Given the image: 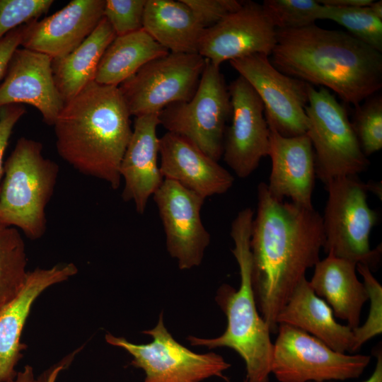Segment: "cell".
Wrapping results in <instances>:
<instances>
[{
    "label": "cell",
    "instance_id": "obj_1",
    "mask_svg": "<svg viewBox=\"0 0 382 382\" xmlns=\"http://www.w3.org/2000/svg\"><path fill=\"white\" fill-rule=\"evenodd\" d=\"M323 219L308 209L274 197L257 187V208L250 236L252 286L257 309L272 333L277 317L306 271L320 260Z\"/></svg>",
    "mask_w": 382,
    "mask_h": 382
},
{
    "label": "cell",
    "instance_id": "obj_2",
    "mask_svg": "<svg viewBox=\"0 0 382 382\" xmlns=\"http://www.w3.org/2000/svg\"><path fill=\"white\" fill-rule=\"evenodd\" d=\"M276 33L270 60L282 73L331 90L354 106L381 88V53L347 32L312 24Z\"/></svg>",
    "mask_w": 382,
    "mask_h": 382
},
{
    "label": "cell",
    "instance_id": "obj_3",
    "mask_svg": "<svg viewBox=\"0 0 382 382\" xmlns=\"http://www.w3.org/2000/svg\"><path fill=\"white\" fill-rule=\"evenodd\" d=\"M131 115L118 86L95 81L64 103L53 126L58 154L79 172L115 190L132 136Z\"/></svg>",
    "mask_w": 382,
    "mask_h": 382
},
{
    "label": "cell",
    "instance_id": "obj_4",
    "mask_svg": "<svg viewBox=\"0 0 382 382\" xmlns=\"http://www.w3.org/2000/svg\"><path fill=\"white\" fill-rule=\"evenodd\" d=\"M253 218V211L247 207L231 224L232 253L239 267L241 282L238 289L224 284L216 293V301L227 319L225 331L215 338L190 335L187 340L192 346L234 350L245 364L246 382H269L273 343L270 329L257 309L252 286L250 242Z\"/></svg>",
    "mask_w": 382,
    "mask_h": 382
},
{
    "label": "cell",
    "instance_id": "obj_5",
    "mask_svg": "<svg viewBox=\"0 0 382 382\" xmlns=\"http://www.w3.org/2000/svg\"><path fill=\"white\" fill-rule=\"evenodd\" d=\"M42 150L40 142L19 138L4 163L0 188V223L33 240L46 231L45 209L59 174L58 165Z\"/></svg>",
    "mask_w": 382,
    "mask_h": 382
},
{
    "label": "cell",
    "instance_id": "obj_6",
    "mask_svg": "<svg viewBox=\"0 0 382 382\" xmlns=\"http://www.w3.org/2000/svg\"><path fill=\"white\" fill-rule=\"evenodd\" d=\"M325 186L328 199L322 216L325 253L364 265L372 271L379 265L381 246H370V233L378 216L367 203L368 184L352 175L332 179Z\"/></svg>",
    "mask_w": 382,
    "mask_h": 382
},
{
    "label": "cell",
    "instance_id": "obj_7",
    "mask_svg": "<svg viewBox=\"0 0 382 382\" xmlns=\"http://www.w3.org/2000/svg\"><path fill=\"white\" fill-rule=\"evenodd\" d=\"M307 132L314 151L316 176L326 184L332 179L357 175L369 161L362 152L347 111L324 87L307 83Z\"/></svg>",
    "mask_w": 382,
    "mask_h": 382
},
{
    "label": "cell",
    "instance_id": "obj_8",
    "mask_svg": "<svg viewBox=\"0 0 382 382\" xmlns=\"http://www.w3.org/2000/svg\"><path fill=\"white\" fill-rule=\"evenodd\" d=\"M231 113L228 87L220 66L206 59L193 96L187 101L167 106L158 117L167 132L186 138L219 161L223 154L226 122Z\"/></svg>",
    "mask_w": 382,
    "mask_h": 382
},
{
    "label": "cell",
    "instance_id": "obj_9",
    "mask_svg": "<svg viewBox=\"0 0 382 382\" xmlns=\"http://www.w3.org/2000/svg\"><path fill=\"white\" fill-rule=\"evenodd\" d=\"M271 374L279 382H323L359 378L371 357L336 352L295 327L279 324Z\"/></svg>",
    "mask_w": 382,
    "mask_h": 382
},
{
    "label": "cell",
    "instance_id": "obj_10",
    "mask_svg": "<svg viewBox=\"0 0 382 382\" xmlns=\"http://www.w3.org/2000/svg\"><path fill=\"white\" fill-rule=\"evenodd\" d=\"M206 59L198 53L168 54L144 64L119 86L131 115L159 113L195 94Z\"/></svg>",
    "mask_w": 382,
    "mask_h": 382
},
{
    "label": "cell",
    "instance_id": "obj_11",
    "mask_svg": "<svg viewBox=\"0 0 382 382\" xmlns=\"http://www.w3.org/2000/svg\"><path fill=\"white\" fill-rule=\"evenodd\" d=\"M142 332L153 341L134 344L110 333L105 338L132 357L130 364L144 371V382H200L213 376L223 377V372L231 366L218 354L195 353L178 343L165 327L163 312L156 325Z\"/></svg>",
    "mask_w": 382,
    "mask_h": 382
},
{
    "label": "cell",
    "instance_id": "obj_12",
    "mask_svg": "<svg viewBox=\"0 0 382 382\" xmlns=\"http://www.w3.org/2000/svg\"><path fill=\"white\" fill-rule=\"evenodd\" d=\"M229 62L261 99L269 128L286 137L306 134L307 83L277 70L264 54H253Z\"/></svg>",
    "mask_w": 382,
    "mask_h": 382
},
{
    "label": "cell",
    "instance_id": "obj_13",
    "mask_svg": "<svg viewBox=\"0 0 382 382\" xmlns=\"http://www.w3.org/2000/svg\"><path fill=\"white\" fill-rule=\"evenodd\" d=\"M153 197L170 255L182 270L199 266L210 243V234L200 215L205 199L167 179H163Z\"/></svg>",
    "mask_w": 382,
    "mask_h": 382
},
{
    "label": "cell",
    "instance_id": "obj_14",
    "mask_svg": "<svg viewBox=\"0 0 382 382\" xmlns=\"http://www.w3.org/2000/svg\"><path fill=\"white\" fill-rule=\"evenodd\" d=\"M228 87L231 124L226 128L222 156L238 177L245 178L269 156L270 129L263 103L249 83L239 76Z\"/></svg>",
    "mask_w": 382,
    "mask_h": 382
},
{
    "label": "cell",
    "instance_id": "obj_15",
    "mask_svg": "<svg viewBox=\"0 0 382 382\" xmlns=\"http://www.w3.org/2000/svg\"><path fill=\"white\" fill-rule=\"evenodd\" d=\"M277 42L276 28L262 4L248 1L214 25L204 29L198 54L220 66L253 54L270 56Z\"/></svg>",
    "mask_w": 382,
    "mask_h": 382
},
{
    "label": "cell",
    "instance_id": "obj_16",
    "mask_svg": "<svg viewBox=\"0 0 382 382\" xmlns=\"http://www.w3.org/2000/svg\"><path fill=\"white\" fill-rule=\"evenodd\" d=\"M52 59L25 48H17L0 85V108L25 103L40 112L43 121L54 125L64 102L55 86Z\"/></svg>",
    "mask_w": 382,
    "mask_h": 382
},
{
    "label": "cell",
    "instance_id": "obj_17",
    "mask_svg": "<svg viewBox=\"0 0 382 382\" xmlns=\"http://www.w3.org/2000/svg\"><path fill=\"white\" fill-rule=\"evenodd\" d=\"M105 0H72L41 21L26 24L21 44L23 48L45 54L52 59L77 47L104 17Z\"/></svg>",
    "mask_w": 382,
    "mask_h": 382
},
{
    "label": "cell",
    "instance_id": "obj_18",
    "mask_svg": "<svg viewBox=\"0 0 382 382\" xmlns=\"http://www.w3.org/2000/svg\"><path fill=\"white\" fill-rule=\"evenodd\" d=\"M78 272L73 263H61L50 268L28 271L18 294L0 309V382H11L25 345L23 329L37 298L47 288L61 283Z\"/></svg>",
    "mask_w": 382,
    "mask_h": 382
},
{
    "label": "cell",
    "instance_id": "obj_19",
    "mask_svg": "<svg viewBox=\"0 0 382 382\" xmlns=\"http://www.w3.org/2000/svg\"><path fill=\"white\" fill-rule=\"evenodd\" d=\"M159 169L163 179L173 180L204 199L226 192L234 178L186 138L167 132L159 138Z\"/></svg>",
    "mask_w": 382,
    "mask_h": 382
},
{
    "label": "cell",
    "instance_id": "obj_20",
    "mask_svg": "<svg viewBox=\"0 0 382 382\" xmlns=\"http://www.w3.org/2000/svg\"><path fill=\"white\" fill-rule=\"evenodd\" d=\"M270 129L269 156L272 168L267 185L276 199L290 198L291 202L313 208L312 195L315 185L314 151L306 134L286 137Z\"/></svg>",
    "mask_w": 382,
    "mask_h": 382
},
{
    "label": "cell",
    "instance_id": "obj_21",
    "mask_svg": "<svg viewBox=\"0 0 382 382\" xmlns=\"http://www.w3.org/2000/svg\"><path fill=\"white\" fill-rule=\"evenodd\" d=\"M158 115L152 113L136 117L120 166V177L125 184L122 199L125 202H133L139 214L144 212L150 197L163 180L158 164Z\"/></svg>",
    "mask_w": 382,
    "mask_h": 382
},
{
    "label": "cell",
    "instance_id": "obj_22",
    "mask_svg": "<svg viewBox=\"0 0 382 382\" xmlns=\"http://www.w3.org/2000/svg\"><path fill=\"white\" fill-rule=\"evenodd\" d=\"M277 324L300 329L322 341L333 350L354 353L353 330L335 320L332 310L303 278L277 317Z\"/></svg>",
    "mask_w": 382,
    "mask_h": 382
},
{
    "label": "cell",
    "instance_id": "obj_23",
    "mask_svg": "<svg viewBox=\"0 0 382 382\" xmlns=\"http://www.w3.org/2000/svg\"><path fill=\"white\" fill-rule=\"evenodd\" d=\"M357 263L328 255L314 266L309 284L315 294L332 310L335 317L345 320L352 329L360 324L362 308L369 296L357 275Z\"/></svg>",
    "mask_w": 382,
    "mask_h": 382
},
{
    "label": "cell",
    "instance_id": "obj_24",
    "mask_svg": "<svg viewBox=\"0 0 382 382\" xmlns=\"http://www.w3.org/2000/svg\"><path fill=\"white\" fill-rule=\"evenodd\" d=\"M143 29L169 52L198 53L204 28L183 0H146Z\"/></svg>",
    "mask_w": 382,
    "mask_h": 382
},
{
    "label": "cell",
    "instance_id": "obj_25",
    "mask_svg": "<svg viewBox=\"0 0 382 382\" xmlns=\"http://www.w3.org/2000/svg\"><path fill=\"white\" fill-rule=\"evenodd\" d=\"M116 35L103 17L95 30L68 54L52 61L53 79L64 103L95 80L99 62Z\"/></svg>",
    "mask_w": 382,
    "mask_h": 382
},
{
    "label": "cell",
    "instance_id": "obj_26",
    "mask_svg": "<svg viewBox=\"0 0 382 382\" xmlns=\"http://www.w3.org/2000/svg\"><path fill=\"white\" fill-rule=\"evenodd\" d=\"M168 52L143 28L116 36L99 62L94 81L102 85L119 86L144 64Z\"/></svg>",
    "mask_w": 382,
    "mask_h": 382
},
{
    "label": "cell",
    "instance_id": "obj_27",
    "mask_svg": "<svg viewBox=\"0 0 382 382\" xmlns=\"http://www.w3.org/2000/svg\"><path fill=\"white\" fill-rule=\"evenodd\" d=\"M25 246L20 231L0 223V309L23 287L28 271Z\"/></svg>",
    "mask_w": 382,
    "mask_h": 382
},
{
    "label": "cell",
    "instance_id": "obj_28",
    "mask_svg": "<svg viewBox=\"0 0 382 382\" xmlns=\"http://www.w3.org/2000/svg\"><path fill=\"white\" fill-rule=\"evenodd\" d=\"M321 20L336 22L345 27L349 34L381 53L382 20L374 16L369 6L337 7L323 5Z\"/></svg>",
    "mask_w": 382,
    "mask_h": 382
},
{
    "label": "cell",
    "instance_id": "obj_29",
    "mask_svg": "<svg viewBox=\"0 0 382 382\" xmlns=\"http://www.w3.org/2000/svg\"><path fill=\"white\" fill-rule=\"evenodd\" d=\"M262 8L276 29H298L321 20L323 5L318 0H265Z\"/></svg>",
    "mask_w": 382,
    "mask_h": 382
},
{
    "label": "cell",
    "instance_id": "obj_30",
    "mask_svg": "<svg viewBox=\"0 0 382 382\" xmlns=\"http://www.w3.org/2000/svg\"><path fill=\"white\" fill-rule=\"evenodd\" d=\"M352 128L364 154L368 157L382 148V97L378 93L355 106Z\"/></svg>",
    "mask_w": 382,
    "mask_h": 382
},
{
    "label": "cell",
    "instance_id": "obj_31",
    "mask_svg": "<svg viewBox=\"0 0 382 382\" xmlns=\"http://www.w3.org/2000/svg\"><path fill=\"white\" fill-rule=\"evenodd\" d=\"M357 272L362 277L363 284L368 293L369 311L362 325L352 329L354 339V352L374 337L382 332V286L374 277L371 269L361 264L357 265Z\"/></svg>",
    "mask_w": 382,
    "mask_h": 382
},
{
    "label": "cell",
    "instance_id": "obj_32",
    "mask_svg": "<svg viewBox=\"0 0 382 382\" xmlns=\"http://www.w3.org/2000/svg\"><path fill=\"white\" fill-rule=\"evenodd\" d=\"M52 0H0V39L47 12Z\"/></svg>",
    "mask_w": 382,
    "mask_h": 382
},
{
    "label": "cell",
    "instance_id": "obj_33",
    "mask_svg": "<svg viewBox=\"0 0 382 382\" xmlns=\"http://www.w3.org/2000/svg\"><path fill=\"white\" fill-rule=\"evenodd\" d=\"M146 0H105L104 17L116 36H122L143 28Z\"/></svg>",
    "mask_w": 382,
    "mask_h": 382
},
{
    "label": "cell",
    "instance_id": "obj_34",
    "mask_svg": "<svg viewBox=\"0 0 382 382\" xmlns=\"http://www.w3.org/2000/svg\"><path fill=\"white\" fill-rule=\"evenodd\" d=\"M199 23L207 29L238 9L243 1L237 0H183Z\"/></svg>",
    "mask_w": 382,
    "mask_h": 382
},
{
    "label": "cell",
    "instance_id": "obj_35",
    "mask_svg": "<svg viewBox=\"0 0 382 382\" xmlns=\"http://www.w3.org/2000/svg\"><path fill=\"white\" fill-rule=\"evenodd\" d=\"M25 113V108L21 105H8L0 108V188L4 175V156L12 131Z\"/></svg>",
    "mask_w": 382,
    "mask_h": 382
},
{
    "label": "cell",
    "instance_id": "obj_36",
    "mask_svg": "<svg viewBox=\"0 0 382 382\" xmlns=\"http://www.w3.org/2000/svg\"><path fill=\"white\" fill-rule=\"evenodd\" d=\"M26 24L10 31L0 39V80L5 76L11 58L21 46Z\"/></svg>",
    "mask_w": 382,
    "mask_h": 382
},
{
    "label": "cell",
    "instance_id": "obj_37",
    "mask_svg": "<svg viewBox=\"0 0 382 382\" xmlns=\"http://www.w3.org/2000/svg\"><path fill=\"white\" fill-rule=\"evenodd\" d=\"M64 365L60 364L55 367L49 374L45 381L37 379L33 369L29 365L24 366L23 370L16 373L11 382H55L59 373L64 369Z\"/></svg>",
    "mask_w": 382,
    "mask_h": 382
},
{
    "label": "cell",
    "instance_id": "obj_38",
    "mask_svg": "<svg viewBox=\"0 0 382 382\" xmlns=\"http://www.w3.org/2000/svg\"><path fill=\"white\" fill-rule=\"evenodd\" d=\"M325 6L337 7H363L369 6L374 1L372 0H318Z\"/></svg>",
    "mask_w": 382,
    "mask_h": 382
},
{
    "label": "cell",
    "instance_id": "obj_39",
    "mask_svg": "<svg viewBox=\"0 0 382 382\" xmlns=\"http://www.w3.org/2000/svg\"><path fill=\"white\" fill-rule=\"evenodd\" d=\"M374 355L376 358L375 369L371 375L363 382H382V351L381 348L378 347L374 349ZM332 382V381H323Z\"/></svg>",
    "mask_w": 382,
    "mask_h": 382
},
{
    "label": "cell",
    "instance_id": "obj_40",
    "mask_svg": "<svg viewBox=\"0 0 382 382\" xmlns=\"http://www.w3.org/2000/svg\"><path fill=\"white\" fill-rule=\"evenodd\" d=\"M369 9L379 19L382 20V1H373L369 6Z\"/></svg>",
    "mask_w": 382,
    "mask_h": 382
},
{
    "label": "cell",
    "instance_id": "obj_41",
    "mask_svg": "<svg viewBox=\"0 0 382 382\" xmlns=\"http://www.w3.org/2000/svg\"><path fill=\"white\" fill-rule=\"evenodd\" d=\"M244 382H246V381H245Z\"/></svg>",
    "mask_w": 382,
    "mask_h": 382
}]
</instances>
